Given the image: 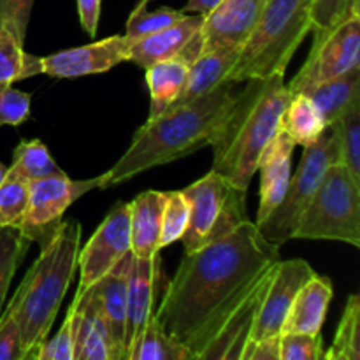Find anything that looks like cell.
<instances>
[{"label": "cell", "instance_id": "6da1fadb", "mask_svg": "<svg viewBox=\"0 0 360 360\" xmlns=\"http://www.w3.org/2000/svg\"><path fill=\"white\" fill-rule=\"evenodd\" d=\"M280 260V246L267 241L252 220L185 253L155 311L162 329L192 359H200L229 316Z\"/></svg>", "mask_w": 360, "mask_h": 360}, {"label": "cell", "instance_id": "7a4b0ae2", "mask_svg": "<svg viewBox=\"0 0 360 360\" xmlns=\"http://www.w3.org/2000/svg\"><path fill=\"white\" fill-rule=\"evenodd\" d=\"M238 84L224 81L202 97L148 120L134 134L122 158L108 171V185H120L141 172L210 146L234 102Z\"/></svg>", "mask_w": 360, "mask_h": 360}, {"label": "cell", "instance_id": "3957f363", "mask_svg": "<svg viewBox=\"0 0 360 360\" xmlns=\"http://www.w3.org/2000/svg\"><path fill=\"white\" fill-rule=\"evenodd\" d=\"M245 83L210 146L213 148L211 171L248 190L260 155L280 130L281 115L294 94L288 90L285 76Z\"/></svg>", "mask_w": 360, "mask_h": 360}, {"label": "cell", "instance_id": "277c9868", "mask_svg": "<svg viewBox=\"0 0 360 360\" xmlns=\"http://www.w3.org/2000/svg\"><path fill=\"white\" fill-rule=\"evenodd\" d=\"M81 224L63 220L55 234L41 246V253L25 274L11 301L20 323L21 360L34 359L42 341L51 333L63 297L77 271Z\"/></svg>", "mask_w": 360, "mask_h": 360}, {"label": "cell", "instance_id": "5b68a950", "mask_svg": "<svg viewBox=\"0 0 360 360\" xmlns=\"http://www.w3.org/2000/svg\"><path fill=\"white\" fill-rule=\"evenodd\" d=\"M311 4L313 0H267L225 81L245 83L285 76L292 56L311 30Z\"/></svg>", "mask_w": 360, "mask_h": 360}, {"label": "cell", "instance_id": "8992f818", "mask_svg": "<svg viewBox=\"0 0 360 360\" xmlns=\"http://www.w3.org/2000/svg\"><path fill=\"white\" fill-rule=\"evenodd\" d=\"M294 239L343 241L360 248V181L333 164L301 214Z\"/></svg>", "mask_w": 360, "mask_h": 360}, {"label": "cell", "instance_id": "52a82bcc", "mask_svg": "<svg viewBox=\"0 0 360 360\" xmlns=\"http://www.w3.org/2000/svg\"><path fill=\"white\" fill-rule=\"evenodd\" d=\"M181 192L190 207L188 225L181 238L185 253L231 234L243 221L250 220L246 213L248 190L234 186L218 172L210 171Z\"/></svg>", "mask_w": 360, "mask_h": 360}, {"label": "cell", "instance_id": "ba28073f", "mask_svg": "<svg viewBox=\"0 0 360 360\" xmlns=\"http://www.w3.org/2000/svg\"><path fill=\"white\" fill-rule=\"evenodd\" d=\"M333 164H340V148L336 134L327 127L326 132L315 143L304 148L301 164L295 174L290 176V183L280 206L262 224L257 225L267 241L283 246L294 239V231L301 220V214L304 213L323 174Z\"/></svg>", "mask_w": 360, "mask_h": 360}, {"label": "cell", "instance_id": "9c48e42d", "mask_svg": "<svg viewBox=\"0 0 360 360\" xmlns=\"http://www.w3.org/2000/svg\"><path fill=\"white\" fill-rule=\"evenodd\" d=\"M108 172L88 179H70L69 176H48L32 179L28 185V207L23 224L18 229L20 234L30 243L44 245L60 224L65 211L79 197L94 190L108 188Z\"/></svg>", "mask_w": 360, "mask_h": 360}, {"label": "cell", "instance_id": "30bf717a", "mask_svg": "<svg viewBox=\"0 0 360 360\" xmlns=\"http://www.w3.org/2000/svg\"><path fill=\"white\" fill-rule=\"evenodd\" d=\"M359 65L360 16H352L323 34H315L304 65L287 86L292 94H304L309 88L343 76Z\"/></svg>", "mask_w": 360, "mask_h": 360}, {"label": "cell", "instance_id": "8fae6325", "mask_svg": "<svg viewBox=\"0 0 360 360\" xmlns=\"http://www.w3.org/2000/svg\"><path fill=\"white\" fill-rule=\"evenodd\" d=\"M267 0H220L207 14L200 30L178 58L192 63L199 55L217 49H241L264 13Z\"/></svg>", "mask_w": 360, "mask_h": 360}, {"label": "cell", "instance_id": "7c38bea8", "mask_svg": "<svg viewBox=\"0 0 360 360\" xmlns=\"http://www.w3.org/2000/svg\"><path fill=\"white\" fill-rule=\"evenodd\" d=\"M130 252V211L129 202H116L102 220L86 245L79 248V287L83 294L91 285L105 276Z\"/></svg>", "mask_w": 360, "mask_h": 360}, {"label": "cell", "instance_id": "4fadbf2b", "mask_svg": "<svg viewBox=\"0 0 360 360\" xmlns=\"http://www.w3.org/2000/svg\"><path fill=\"white\" fill-rule=\"evenodd\" d=\"M315 274L302 259L280 260L271 273L252 330V341L280 336L290 306L302 285Z\"/></svg>", "mask_w": 360, "mask_h": 360}, {"label": "cell", "instance_id": "5bb4252c", "mask_svg": "<svg viewBox=\"0 0 360 360\" xmlns=\"http://www.w3.org/2000/svg\"><path fill=\"white\" fill-rule=\"evenodd\" d=\"M130 44L132 42L125 35H111L102 41L53 53L42 58V74L58 79H74L108 72L122 62H129Z\"/></svg>", "mask_w": 360, "mask_h": 360}, {"label": "cell", "instance_id": "9a60e30c", "mask_svg": "<svg viewBox=\"0 0 360 360\" xmlns=\"http://www.w3.org/2000/svg\"><path fill=\"white\" fill-rule=\"evenodd\" d=\"M74 360H118L95 285L72 301Z\"/></svg>", "mask_w": 360, "mask_h": 360}, {"label": "cell", "instance_id": "2e32d148", "mask_svg": "<svg viewBox=\"0 0 360 360\" xmlns=\"http://www.w3.org/2000/svg\"><path fill=\"white\" fill-rule=\"evenodd\" d=\"M160 259H137L132 255L129 271V292H127V329L125 360H130L143 334L148 319L153 313L155 290L160 278Z\"/></svg>", "mask_w": 360, "mask_h": 360}, {"label": "cell", "instance_id": "e0dca14e", "mask_svg": "<svg viewBox=\"0 0 360 360\" xmlns=\"http://www.w3.org/2000/svg\"><path fill=\"white\" fill-rule=\"evenodd\" d=\"M295 146L297 144L290 139V136L280 129L260 155L259 164H257V171L260 172L257 225L262 224L283 200L287 186L290 183L292 155H294Z\"/></svg>", "mask_w": 360, "mask_h": 360}, {"label": "cell", "instance_id": "ac0fdd59", "mask_svg": "<svg viewBox=\"0 0 360 360\" xmlns=\"http://www.w3.org/2000/svg\"><path fill=\"white\" fill-rule=\"evenodd\" d=\"M273 269L257 283V287L246 295L245 301L229 316L227 322L221 326L199 360H243V352L252 338L253 323H255L264 290H266Z\"/></svg>", "mask_w": 360, "mask_h": 360}, {"label": "cell", "instance_id": "d6986e66", "mask_svg": "<svg viewBox=\"0 0 360 360\" xmlns=\"http://www.w3.org/2000/svg\"><path fill=\"white\" fill-rule=\"evenodd\" d=\"M204 21V14L186 13L181 20L155 34L141 37L130 44L129 62L148 69L150 65L164 60L176 58L181 55L185 46L192 41L193 35L200 30Z\"/></svg>", "mask_w": 360, "mask_h": 360}, {"label": "cell", "instance_id": "ffe728a7", "mask_svg": "<svg viewBox=\"0 0 360 360\" xmlns=\"http://www.w3.org/2000/svg\"><path fill=\"white\" fill-rule=\"evenodd\" d=\"M130 264H132V252L127 253L102 280L95 283L102 315L108 323L109 336L115 345L118 360H125L127 292H129Z\"/></svg>", "mask_w": 360, "mask_h": 360}, {"label": "cell", "instance_id": "44dd1931", "mask_svg": "<svg viewBox=\"0 0 360 360\" xmlns=\"http://www.w3.org/2000/svg\"><path fill=\"white\" fill-rule=\"evenodd\" d=\"M165 192L146 190L132 202L130 211V252L137 259H153L160 252V227Z\"/></svg>", "mask_w": 360, "mask_h": 360}, {"label": "cell", "instance_id": "7402d4cb", "mask_svg": "<svg viewBox=\"0 0 360 360\" xmlns=\"http://www.w3.org/2000/svg\"><path fill=\"white\" fill-rule=\"evenodd\" d=\"M333 297V281L316 273L313 274L295 295L281 333L319 334Z\"/></svg>", "mask_w": 360, "mask_h": 360}, {"label": "cell", "instance_id": "603a6c76", "mask_svg": "<svg viewBox=\"0 0 360 360\" xmlns=\"http://www.w3.org/2000/svg\"><path fill=\"white\" fill-rule=\"evenodd\" d=\"M238 53L239 49H217V51H207L197 56L188 65V74H186L181 94L169 109L195 101L224 83L225 76L238 58Z\"/></svg>", "mask_w": 360, "mask_h": 360}, {"label": "cell", "instance_id": "cb8c5ba5", "mask_svg": "<svg viewBox=\"0 0 360 360\" xmlns=\"http://www.w3.org/2000/svg\"><path fill=\"white\" fill-rule=\"evenodd\" d=\"M304 94L315 102L329 127L348 109L360 104V65L348 70L343 76L309 88Z\"/></svg>", "mask_w": 360, "mask_h": 360}, {"label": "cell", "instance_id": "d4e9b609", "mask_svg": "<svg viewBox=\"0 0 360 360\" xmlns=\"http://www.w3.org/2000/svg\"><path fill=\"white\" fill-rule=\"evenodd\" d=\"M186 74H188V63L178 56L148 67L146 83L151 97L148 120L157 118L174 104L185 86Z\"/></svg>", "mask_w": 360, "mask_h": 360}, {"label": "cell", "instance_id": "484cf974", "mask_svg": "<svg viewBox=\"0 0 360 360\" xmlns=\"http://www.w3.org/2000/svg\"><path fill=\"white\" fill-rule=\"evenodd\" d=\"M280 129L290 136L295 144L309 146L327 129L322 112L306 94H294L281 115Z\"/></svg>", "mask_w": 360, "mask_h": 360}, {"label": "cell", "instance_id": "4316f807", "mask_svg": "<svg viewBox=\"0 0 360 360\" xmlns=\"http://www.w3.org/2000/svg\"><path fill=\"white\" fill-rule=\"evenodd\" d=\"M23 42L6 27H0V86L42 74V58L23 49Z\"/></svg>", "mask_w": 360, "mask_h": 360}, {"label": "cell", "instance_id": "83f0119b", "mask_svg": "<svg viewBox=\"0 0 360 360\" xmlns=\"http://www.w3.org/2000/svg\"><path fill=\"white\" fill-rule=\"evenodd\" d=\"M130 360H192V355L162 329L153 311L144 326Z\"/></svg>", "mask_w": 360, "mask_h": 360}, {"label": "cell", "instance_id": "f1b7e54d", "mask_svg": "<svg viewBox=\"0 0 360 360\" xmlns=\"http://www.w3.org/2000/svg\"><path fill=\"white\" fill-rule=\"evenodd\" d=\"M9 169L27 178L28 181L48 176H67L51 157L48 146L39 139L21 141L14 150L13 164Z\"/></svg>", "mask_w": 360, "mask_h": 360}, {"label": "cell", "instance_id": "f546056e", "mask_svg": "<svg viewBox=\"0 0 360 360\" xmlns=\"http://www.w3.org/2000/svg\"><path fill=\"white\" fill-rule=\"evenodd\" d=\"M360 359V295L352 294L338 326L336 338L323 360Z\"/></svg>", "mask_w": 360, "mask_h": 360}, {"label": "cell", "instance_id": "4dcf8cb0", "mask_svg": "<svg viewBox=\"0 0 360 360\" xmlns=\"http://www.w3.org/2000/svg\"><path fill=\"white\" fill-rule=\"evenodd\" d=\"M28 181L7 167L0 181V227L20 229L28 207Z\"/></svg>", "mask_w": 360, "mask_h": 360}, {"label": "cell", "instance_id": "1f68e13d", "mask_svg": "<svg viewBox=\"0 0 360 360\" xmlns=\"http://www.w3.org/2000/svg\"><path fill=\"white\" fill-rule=\"evenodd\" d=\"M329 127L336 134L340 164H343L350 174L360 181V104L348 109Z\"/></svg>", "mask_w": 360, "mask_h": 360}, {"label": "cell", "instance_id": "d6a6232c", "mask_svg": "<svg viewBox=\"0 0 360 360\" xmlns=\"http://www.w3.org/2000/svg\"><path fill=\"white\" fill-rule=\"evenodd\" d=\"M28 245L30 241L25 239L18 229L0 227V315H2L11 281L27 253Z\"/></svg>", "mask_w": 360, "mask_h": 360}, {"label": "cell", "instance_id": "836d02e7", "mask_svg": "<svg viewBox=\"0 0 360 360\" xmlns=\"http://www.w3.org/2000/svg\"><path fill=\"white\" fill-rule=\"evenodd\" d=\"M150 2L151 0H139V4L134 7L129 20H127L125 37L130 42L162 30V28L181 20L186 14L183 11L171 9V7H158L157 11H150L148 9V4Z\"/></svg>", "mask_w": 360, "mask_h": 360}, {"label": "cell", "instance_id": "e575fe53", "mask_svg": "<svg viewBox=\"0 0 360 360\" xmlns=\"http://www.w3.org/2000/svg\"><path fill=\"white\" fill-rule=\"evenodd\" d=\"M188 200L183 192H165L164 213H162L160 241L158 246L167 248L169 245L183 238L188 225Z\"/></svg>", "mask_w": 360, "mask_h": 360}, {"label": "cell", "instance_id": "d590c367", "mask_svg": "<svg viewBox=\"0 0 360 360\" xmlns=\"http://www.w3.org/2000/svg\"><path fill=\"white\" fill-rule=\"evenodd\" d=\"M352 16H360V0H313L311 30L323 34Z\"/></svg>", "mask_w": 360, "mask_h": 360}, {"label": "cell", "instance_id": "8d00e7d4", "mask_svg": "<svg viewBox=\"0 0 360 360\" xmlns=\"http://www.w3.org/2000/svg\"><path fill=\"white\" fill-rule=\"evenodd\" d=\"M326 357L322 334L281 333L280 360H322Z\"/></svg>", "mask_w": 360, "mask_h": 360}, {"label": "cell", "instance_id": "74e56055", "mask_svg": "<svg viewBox=\"0 0 360 360\" xmlns=\"http://www.w3.org/2000/svg\"><path fill=\"white\" fill-rule=\"evenodd\" d=\"M74 306L70 304L65 320L58 333L48 340L46 338L35 352V360H74V329H72Z\"/></svg>", "mask_w": 360, "mask_h": 360}, {"label": "cell", "instance_id": "f35d334b", "mask_svg": "<svg viewBox=\"0 0 360 360\" xmlns=\"http://www.w3.org/2000/svg\"><path fill=\"white\" fill-rule=\"evenodd\" d=\"M30 118V95L18 88H0V127H20Z\"/></svg>", "mask_w": 360, "mask_h": 360}, {"label": "cell", "instance_id": "ab89813d", "mask_svg": "<svg viewBox=\"0 0 360 360\" xmlns=\"http://www.w3.org/2000/svg\"><path fill=\"white\" fill-rule=\"evenodd\" d=\"M35 0H0V27H6L25 44Z\"/></svg>", "mask_w": 360, "mask_h": 360}, {"label": "cell", "instance_id": "60d3db41", "mask_svg": "<svg viewBox=\"0 0 360 360\" xmlns=\"http://www.w3.org/2000/svg\"><path fill=\"white\" fill-rule=\"evenodd\" d=\"M0 360H21L20 323L13 301L0 315Z\"/></svg>", "mask_w": 360, "mask_h": 360}, {"label": "cell", "instance_id": "b9f144b4", "mask_svg": "<svg viewBox=\"0 0 360 360\" xmlns=\"http://www.w3.org/2000/svg\"><path fill=\"white\" fill-rule=\"evenodd\" d=\"M243 360H280V336L250 340L243 352Z\"/></svg>", "mask_w": 360, "mask_h": 360}, {"label": "cell", "instance_id": "7bdbcfd3", "mask_svg": "<svg viewBox=\"0 0 360 360\" xmlns=\"http://www.w3.org/2000/svg\"><path fill=\"white\" fill-rule=\"evenodd\" d=\"M76 4L81 27L88 35L95 37L98 30V20H101L102 0H76Z\"/></svg>", "mask_w": 360, "mask_h": 360}, {"label": "cell", "instance_id": "ee69618b", "mask_svg": "<svg viewBox=\"0 0 360 360\" xmlns=\"http://www.w3.org/2000/svg\"><path fill=\"white\" fill-rule=\"evenodd\" d=\"M220 0H188L183 7V13L190 14H207Z\"/></svg>", "mask_w": 360, "mask_h": 360}, {"label": "cell", "instance_id": "f6af8a7d", "mask_svg": "<svg viewBox=\"0 0 360 360\" xmlns=\"http://www.w3.org/2000/svg\"><path fill=\"white\" fill-rule=\"evenodd\" d=\"M6 172H7V167L2 164V162H0V181H2V179H4V176H6Z\"/></svg>", "mask_w": 360, "mask_h": 360}]
</instances>
